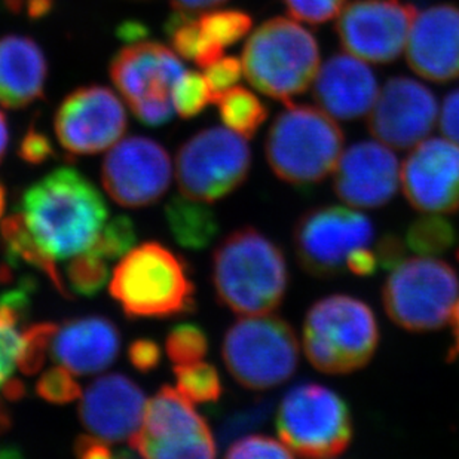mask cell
<instances>
[{
  "label": "cell",
  "instance_id": "6da1fadb",
  "mask_svg": "<svg viewBox=\"0 0 459 459\" xmlns=\"http://www.w3.org/2000/svg\"><path fill=\"white\" fill-rule=\"evenodd\" d=\"M22 216L54 259L91 247L108 221V204L96 185L72 167H60L27 187Z\"/></svg>",
  "mask_w": 459,
  "mask_h": 459
},
{
  "label": "cell",
  "instance_id": "7402d4cb",
  "mask_svg": "<svg viewBox=\"0 0 459 459\" xmlns=\"http://www.w3.org/2000/svg\"><path fill=\"white\" fill-rule=\"evenodd\" d=\"M121 333L106 316H88L65 320L52 339L56 363L79 377L96 375L110 368L119 356Z\"/></svg>",
  "mask_w": 459,
  "mask_h": 459
},
{
  "label": "cell",
  "instance_id": "4fadbf2b",
  "mask_svg": "<svg viewBox=\"0 0 459 459\" xmlns=\"http://www.w3.org/2000/svg\"><path fill=\"white\" fill-rule=\"evenodd\" d=\"M101 183L104 191L121 207L155 204L171 183L169 152L148 137L134 135L119 140L104 158Z\"/></svg>",
  "mask_w": 459,
  "mask_h": 459
},
{
  "label": "cell",
  "instance_id": "e575fe53",
  "mask_svg": "<svg viewBox=\"0 0 459 459\" xmlns=\"http://www.w3.org/2000/svg\"><path fill=\"white\" fill-rule=\"evenodd\" d=\"M198 22L205 35L223 49L237 44L252 27L250 15L239 11H212L203 13Z\"/></svg>",
  "mask_w": 459,
  "mask_h": 459
},
{
  "label": "cell",
  "instance_id": "3957f363",
  "mask_svg": "<svg viewBox=\"0 0 459 459\" xmlns=\"http://www.w3.org/2000/svg\"><path fill=\"white\" fill-rule=\"evenodd\" d=\"M108 290L128 318H169L196 309L189 264L156 241L122 257Z\"/></svg>",
  "mask_w": 459,
  "mask_h": 459
},
{
  "label": "cell",
  "instance_id": "5bb4252c",
  "mask_svg": "<svg viewBox=\"0 0 459 459\" xmlns=\"http://www.w3.org/2000/svg\"><path fill=\"white\" fill-rule=\"evenodd\" d=\"M54 128L65 152L94 155L121 140L126 130V108L108 88H78L60 104Z\"/></svg>",
  "mask_w": 459,
  "mask_h": 459
},
{
  "label": "cell",
  "instance_id": "484cf974",
  "mask_svg": "<svg viewBox=\"0 0 459 459\" xmlns=\"http://www.w3.org/2000/svg\"><path fill=\"white\" fill-rule=\"evenodd\" d=\"M165 221L174 241L192 252H201L212 246L221 232L216 212L208 203L183 194L169 198L165 205Z\"/></svg>",
  "mask_w": 459,
  "mask_h": 459
},
{
  "label": "cell",
  "instance_id": "cb8c5ba5",
  "mask_svg": "<svg viewBox=\"0 0 459 459\" xmlns=\"http://www.w3.org/2000/svg\"><path fill=\"white\" fill-rule=\"evenodd\" d=\"M47 60L35 40L26 36L0 38V104L22 108L44 96Z\"/></svg>",
  "mask_w": 459,
  "mask_h": 459
},
{
  "label": "cell",
  "instance_id": "4316f807",
  "mask_svg": "<svg viewBox=\"0 0 459 459\" xmlns=\"http://www.w3.org/2000/svg\"><path fill=\"white\" fill-rule=\"evenodd\" d=\"M165 30L178 56L194 61L203 69L223 56V48L205 35L200 22L194 20L191 13L178 11L167 22Z\"/></svg>",
  "mask_w": 459,
  "mask_h": 459
},
{
  "label": "cell",
  "instance_id": "52a82bcc",
  "mask_svg": "<svg viewBox=\"0 0 459 459\" xmlns=\"http://www.w3.org/2000/svg\"><path fill=\"white\" fill-rule=\"evenodd\" d=\"M299 354L293 327L271 314L235 321L221 345L230 377L252 391L271 390L289 381L299 366Z\"/></svg>",
  "mask_w": 459,
  "mask_h": 459
},
{
  "label": "cell",
  "instance_id": "8fae6325",
  "mask_svg": "<svg viewBox=\"0 0 459 459\" xmlns=\"http://www.w3.org/2000/svg\"><path fill=\"white\" fill-rule=\"evenodd\" d=\"M372 221L350 208L327 205L305 212L296 221L295 252L300 266L316 278H332L348 269L359 250L372 246Z\"/></svg>",
  "mask_w": 459,
  "mask_h": 459
},
{
  "label": "cell",
  "instance_id": "db71d44e",
  "mask_svg": "<svg viewBox=\"0 0 459 459\" xmlns=\"http://www.w3.org/2000/svg\"><path fill=\"white\" fill-rule=\"evenodd\" d=\"M4 205H6V194H4V187L0 185V219L4 216Z\"/></svg>",
  "mask_w": 459,
  "mask_h": 459
},
{
  "label": "cell",
  "instance_id": "74e56055",
  "mask_svg": "<svg viewBox=\"0 0 459 459\" xmlns=\"http://www.w3.org/2000/svg\"><path fill=\"white\" fill-rule=\"evenodd\" d=\"M295 454L284 445L266 436H246L230 445L226 458H293Z\"/></svg>",
  "mask_w": 459,
  "mask_h": 459
},
{
  "label": "cell",
  "instance_id": "f546056e",
  "mask_svg": "<svg viewBox=\"0 0 459 459\" xmlns=\"http://www.w3.org/2000/svg\"><path fill=\"white\" fill-rule=\"evenodd\" d=\"M456 234L451 221L437 216L420 217L411 223L406 243L418 255H436L447 252L455 244Z\"/></svg>",
  "mask_w": 459,
  "mask_h": 459
},
{
  "label": "cell",
  "instance_id": "1f68e13d",
  "mask_svg": "<svg viewBox=\"0 0 459 459\" xmlns=\"http://www.w3.org/2000/svg\"><path fill=\"white\" fill-rule=\"evenodd\" d=\"M135 241L137 232L134 221L128 216L119 214L110 221H106L88 250L106 260L122 259L134 248Z\"/></svg>",
  "mask_w": 459,
  "mask_h": 459
},
{
  "label": "cell",
  "instance_id": "7bdbcfd3",
  "mask_svg": "<svg viewBox=\"0 0 459 459\" xmlns=\"http://www.w3.org/2000/svg\"><path fill=\"white\" fill-rule=\"evenodd\" d=\"M22 347V333L17 327L0 323V390L17 368V357Z\"/></svg>",
  "mask_w": 459,
  "mask_h": 459
},
{
  "label": "cell",
  "instance_id": "9c48e42d",
  "mask_svg": "<svg viewBox=\"0 0 459 459\" xmlns=\"http://www.w3.org/2000/svg\"><path fill=\"white\" fill-rule=\"evenodd\" d=\"M277 431L295 455L334 458L351 443V411L327 386L300 384L287 393L278 408Z\"/></svg>",
  "mask_w": 459,
  "mask_h": 459
},
{
  "label": "cell",
  "instance_id": "d4e9b609",
  "mask_svg": "<svg viewBox=\"0 0 459 459\" xmlns=\"http://www.w3.org/2000/svg\"><path fill=\"white\" fill-rule=\"evenodd\" d=\"M0 239L2 252L9 269H17L22 264H29L44 273L45 277H48L52 286L56 287L63 298H74L72 291L65 286L60 271L56 269L54 257L40 246L35 235L31 234L22 212L13 214L2 223Z\"/></svg>",
  "mask_w": 459,
  "mask_h": 459
},
{
  "label": "cell",
  "instance_id": "8d00e7d4",
  "mask_svg": "<svg viewBox=\"0 0 459 459\" xmlns=\"http://www.w3.org/2000/svg\"><path fill=\"white\" fill-rule=\"evenodd\" d=\"M36 394L51 404H69L82 395V388L74 379V373L65 366L47 370L36 382Z\"/></svg>",
  "mask_w": 459,
  "mask_h": 459
},
{
  "label": "cell",
  "instance_id": "8992f818",
  "mask_svg": "<svg viewBox=\"0 0 459 459\" xmlns=\"http://www.w3.org/2000/svg\"><path fill=\"white\" fill-rule=\"evenodd\" d=\"M318 61L320 52L311 33L296 22L273 18L248 38L241 63L255 90L290 104L311 85Z\"/></svg>",
  "mask_w": 459,
  "mask_h": 459
},
{
  "label": "cell",
  "instance_id": "f1b7e54d",
  "mask_svg": "<svg viewBox=\"0 0 459 459\" xmlns=\"http://www.w3.org/2000/svg\"><path fill=\"white\" fill-rule=\"evenodd\" d=\"M174 377L178 390L192 403H212L221 399V375L212 364L196 363L174 364Z\"/></svg>",
  "mask_w": 459,
  "mask_h": 459
},
{
  "label": "cell",
  "instance_id": "9a60e30c",
  "mask_svg": "<svg viewBox=\"0 0 459 459\" xmlns=\"http://www.w3.org/2000/svg\"><path fill=\"white\" fill-rule=\"evenodd\" d=\"M415 18L409 0H354L339 17V38L352 56L388 63L408 44Z\"/></svg>",
  "mask_w": 459,
  "mask_h": 459
},
{
  "label": "cell",
  "instance_id": "83f0119b",
  "mask_svg": "<svg viewBox=\"0 0 459 459\" xmlns=\"http://www.w3.org/2000/svg\"><path fill=\"white\" fill-rule=\"evenodd\" d=\"M214 103L219 106L223 124L246 139L253 137L268 117L266 106L246 88H230Z\"/></svg>",
  "mask_w": 459,
  "mask_h": 459
},
{
  "label": "cell",
  "instance_id": "bcb514c9",
  "mask_svg": "<svg viewBox=\"0 0 459 459\" xmlns=\"http://www.w3.org/2000/svg\"><path fill=\"white\" fill-rule=\"evenodd\" d=\"M74 455L82 459L112 458L113 452L108 446V442L97 436H79L74 443Z\"/></svg>",
  "mask_w": 459,
  "mask_h": 459
},
{
  "label": "cell",
  "instance_id": "681fc988",
  "mask_svg": "<svg viewBox=\"0 0 459 459\" xmlns=\"http://www.w3.org/2000/svg\"><path fill=\"white\" fill-rule=\"evenodd\" d=\"M2 393H4V399L17 402V400L24 399L26 385L20 379L9 377L8 381L4 382V385L2 386Z\"/></svg>",
  "mask_w": 459,
  "mask_h": 459
},
{
  "label": "cell",
  "instance_id": "2e32d148",
  "mask_svg": "<svg viewBox=\"0 0 459 459\" xmlns=\"http://www.w3.org/2000/svg\"><path fill=\"white\" fill-rule=\"evenodd\" d=\"M437 113V101L429 88L409 78H394L377 96L368 130L390 148L408 149L433 131Z\"/></svg>",
  "mask_w": 459,
  "mask_h": 459
},
{
  "label": "cell",
  "instance_id": "ab89813d",
  "mask_svg": "<svg viewBox=\"0 0 459 459\" xmlns=\"http://www.w3.org/2000/svg\"><path fill=\"white\" fill-rule=\"evenodd\" d=\"M289 13L311 24L329 22L342 9L345 0H284Z\"/></svg>",
  "mask_w": 459,
  "mask_h": 459
},
{
  "label": "cell",
  "instance_id": "ba28073f",
  "mask_svg": "<svg viewBox=\"0 0 459 459\" xmlns=\"http://www.w3.org/2000/svg\"><path fill=\"white\" fill-rule=\"evenodd\" d=\"M458 296L455 269L431 255L403 260L382 290L386 314L409 332L442 329L452 318Z\"/></svg>",
  "mask_w": 459,
  "mask_h": 459
},
{
  "label": "cell",
  "instance_id": "7dc6e473",
  "mask_svg": "<svg viewBox=\"0 0 459 459\" xmlns=\"http://www.w3.org/2000/svg\"><path fill=\"white\" fill-rule=\"evenodd\" d=\"M379 264L386 269H394L397 264L403 262L404 246L402 239L394 235H386L377 244V250Z\"/></svg>",
  "mask_w": 459,
  "mask_h": 459
},
{
  "label": "cell",
  "instance_id": "d6a6232c",
  "mask_svg": "<svg viewBox=\"0 0 459 459\" xmlns=\"http://www.w3.org/2000/svg\"><path fill=\"white\" fill-rule=\"evenodd\" d=\"M58 325L54 323H36L24 327L22 333V347L17 357V368L26 377H33L39 372L47 354L51 350L52 339L56 336Z\"/></svg>",
  "mask_w": 459,
  "mask_h": 459
},
{
  "label": "cell",
  "instance_id": "d590c367",
  "mask_svg": "<svg viewBox=\"0 0 459 459\" xmlns=\"http://www.w3.org/2000/svg\"><path fill=\"white\" fill-rule=\"evenodd\" d=\"M210 103L212 94L204 74L185 72L173 90L174 110L185 119H191L198 117Z\"/></svg>",
  "mask_w": 459,
  "mask_h": 459
},
{
  "label": "cell",
  "instance_id": "ee69618b",
  "mask_svg": "<svg viewBox=\"0 0 459 459\" xmlns=\"http://www.w3.org/2000/svg\"><path fill=\"white\" fill-rule=\"evenodd\" d=\"M160 359H162V351L153 339H135L128 348V359H130L131 366L139 372H152L160 366Z\"/></svg>",
  "mask_w": 459,
  "mask_h": 459
},
{
  "label": "cell",
  "instance_id": "603a6c76",
  "mask_svg": "<svg viewBox=\"0 0 459 459\" xmlns=\"http://www.w3.org/2000/svg\"><path fill=\"white\" fill-rule=\"evenodd\" d=\"M314 96L330 117L354 119L370 112L379 94L372 70L359 56L339 54L316 74Z\"/></svg>",
  "mask_w": 459,
  "mask_h": 459
},
{
  "label": "cell",
  "instance_id": "f35d334b",
  "mask_svg": "<svg viewBox=\"0 0 459 459\" xmlns=\"http://www.w3.org/2000/svg\"><path fill=\"white\" fill-rule=\"evenodd\" d=\"M243 74V63L235 56H221L219 60L205 67V79L212 90V103L230 88L235 87Z\"/></svg>",
  "mask_w": 459,
  "mask_h": 459
},
{
  "label": "cell",
  "instance_id": "30bf717a",
  "mask_svg": "<svg viewBox=\"0 0 459 459\" xmlns=\"http://www.w3.org/2000/svg\"><path fill=\"white\" fill-rule=\"evenodd\" d=\"M244 139L216 126L187 140L176 160L180 194L212 204L237 191L252 165V151Z\"/></svg>",
  "mask_w": 459,
  "mask_h": 459
},
{
  "label": "cell",
  "instance_id": "f6af8a7d",
  "mask_svg": "<svg viewBox=\"0 0 459 459\" xmlns=\"http://www.w3.org/2000/svg\"><path fill=\"white\" fill-rule=\"evenodd\" d=\"M440 128L447 139L459 144V90L449 94L443 103Z\"/></svg>",
  "mask_w": 459,
  "mask_h": 459
},
{
  "label": "cell",
  "instance_id": "7c38bea8",
  "mask_svg": "<svg viewBox=\"0 0 459 459\" xmlns=\"http://www.w3.org/2000/svg\"><path fill=\"white\" fill-rule=\"evenodd\" d=\"M144 458H214L216 442L192 402L169 385L149 400L142 429L128 440Z\"/></svg>",
  "mask_w": 459,
  "mask_h": 459
},
{
  "label": "cell",
  "instance_id": "d6986e66",
  "mask_svg": "<svg viewBox=\"0 0 459 459\" xmlns=\"http://www.w3.org/2000/svg\"><path fill=\"white\" fill-rule=\"evenodd\" d=\"M333 187L336 195L351 207H382L399 187V160L386 144H354L334 169Z\"/></svg>",
  "mask_w": 459,
  "mask_h": 459
},
{
  "label": "cell",
  "instance_id": "c3c4849f",
  "mask_svg": "<svg viewBox=\"0 0 459 459\" xmlns=\"http://www.w3.org/2000/svg\"><path fill=\"white\" fill-rule=\"evenodd\" d=\"M169 2L178 11L196 13V11L216 8L219 4H225L226 0H169Z\"/></svg>",
  "mask_w": 459,
  "mask_h": 459
},
{
  "label": "cell",
  "instance_id": "7a4b0ae2",
  "mask_svg": "<svg viewBox=\"0 0 459 459\" xmlns=\"http://www.w3.org/2000/svg\"><path fill=\"white\" fill-rule=\"evenodd\" d=\"M212 286L238 316L271 314L281 305L289 269L281 248L252 226L230 232L212 255Z\"/></svg>",
  "mask_w": 459,
  "mask_h": 459
},
{
  "label": "cell",
  "instance_id": "60d3db41",
  "mask_svg": "<svg viewBox=\"0 0 459 459\" xmlns=\"http://www.w3.org/2000/svg\"><path fill=\"white\" fill-rule=\"evenodd\" d=\"M268 411L266 404L260 403L244 411H235L234 413L226 416L225 420H221V429H219L221 442H230L239 434L250 431L262 424L266 420Z\"/></svg>",
  "mask_w": 459,
  "mask_h": 459
},
{
  "label": "cell",
  "instance_id": "ac0fdd59",
  "mask_svg": "<svg viewBox=\"0 0 459 459\" xmlns=\"http://www.w3.org/2000/svg\"><path fill=\"white\" fill-rule=\"evenodd\" d=\"M146 395L133 379L122 373H108L90 384L79 402V420L104 442L130 440L142 425Z\"/></svg>",
  "mask_w": 459,
  "mask_h": 459
},
{
  "label": "cell",
  "instance_id": "4dcf8cb0",
  "mask_svg": "<svg viewBox=\"0 0 459 459\" xmlns=\"http://www.w3.org/2000/svg\"><path fill=\"white\" fill-rule=\"evenodd\" d=\"M65 277L72 293L83 298H94L108 282V264L100 255L85 250L72 257L65 268Z\"/></svg>",
  "mask_w": 459,
  "mask_h": 459
},
{
  "label": "cell",
  "instance_id": "e0dca14e",
  "mask_svg": "<svg viewBox=\"0 0 459 459\" xmlns=\"http://www.w3.org/2000/svg\"><path fill=\"white\" fill-rule=\"evenodd\" d=\"M409 203L420 212L447 214L459 210V144L431 139L418 143L400 173Z\"/></svg>",
  "mask_w": 459,
  "mask_h": 459
},
{
  "label": "cell",
  "instance_id": "836d02e7",
  "mask_svg": "<svg viewBox=\"0 0 459 459\" xmlns=\"http://www.w3.org/2000/svg\"><path fill=\"white\" fill-rule=\"evenodd\" d=\"M165 351L174 364H191L207 356L208 336L201 325L182 323L169 330Z\"/></svg>",
  "mask_w": 459,
  "mask_h": 459
},
{
  "label": "cell",
  "instance_id": "277c9868",
  "mask_svg": "<svg viewBox=\"0 0 459 459\" xmlns=\"http://www.w3.org/2000/svg\"><path fill=\"white\" fill-rule=\"evenodd\" d=\"M343 133L329 113L291 106L273 121L266 137V160L282 182L309 186L334 171L342 153Z\"/></svg>",
  "mask_w": 459,
  "mask_h": 459
},
{
  "label": "cell",
  "instance_id": "f5cc1de1",
  "mask_svg": "<svg viewBox=\"0 0 459 459\" xmlns=\"http://www.w3.org/2000/svg\"><path fill=\"white\" fill-rule=\"evenodd\" d=\"M452 325H454V336H455V348H454V354L459 356V299L456 302L455 309L452 314Z\"/></svg>",
  "mask_w": 459,
  "mask_h": 459
},
{
  "label": "cell",
  "instance_id": "5b68a950",
  "mask_svg": "<svg viewBox=\"0 0 459 459\" xmlns=\"http://www.w3.org/2000/svg\"><path fill=\"white\" fill-rule=\"evenodd\" d=\"M379 343L372 309L351 296L318 300L304 323V350L309 363L323 373L345 375L363 368Z\"/></svg>",
  "mask_w": 459,
  "mask_h": 459
},
{
  "label": "cell",
  "instance_id": "44dd1931",
  "mask_svg": "<svg viewBox=\"0 0 459 459\" xmlns=\"http://www.w3.org/2000/svg\"><path fill=\"white\" fill-rule=\"evenodd\" d=\"M408 61L422 78L447 82L459 76V9L440 4L416 15Z\"/></svg>",
  "mask_w": 459,
  "mask_h": 459
},
{
  "label": "cell",
  "instance_id": "ffe728a7",
  "mask_svg": "<svg viewBox=\"0 0 459 459\" xmlns=\"http://www.w3.org/2000/svg\"><path fill=\"white\" fill-rule=\"evenodd\" d=\"M186 70L171 49L153 42H133L110 65L117 91L130 106L146 100H173V90Z\"/></svg>",
  "mask_w": 459,
  "mask_h": 459
},
{
  "label": "cell",
  "instance_id": "816d5d0a",
  "mask_svg": "<svg viewBox=\"0 0 459 459\" xmlns=\"http://www.w3.org/2000/svg\"><path fill=\"white\" fill-rule=\"evenodd\" d=\"M8 122H6V117H4V113L0 112V162H2V160H4V153H6V149H8Z\"/></svg>",
  "mask_w": 459,
  "mask_h": 459
},
{
  "label": "cell",
  "instance_id": "11a10c76",
  "mask_svg": "<svg viewBox=\"0 0 459 459\" xmlns=\"http://www.w3.org/2000/svg\"><path fill=\"white\" fill-rule=\"evenodd\" d=\"M458 259H459V252H458Z\"/></svg>",
  "mask_w": 459,
  "mask_h": 459
},
{
  "label": "cell",
  "instance_id": "f907efd6",
  "mask_svg": "<svg viewBox=\"0 0 459 459\" xmlns=\"http://www.w3.org/2000/svg\"><path fill=\"white\" fill-rule=\"evenodd\" d=\"M119 35L124 39L128 40L130 44L139 42L140 38H143L144 27L139 24V22H126V24L121 27Z\"/></svg>",
  "mask_w": 459,
  "mask_h": 459
},
{
  "label": "cell",
  "instance_id": "b9f144b4",
  "mask_svg": "<svg viewBox=\"0 0 459 459\" xmlns=\"http://www.w3.org/2000/svg\"><path fill=\"white\" fill-rule=\"evenodd\" d=\"M56 155V149L48 135L38 130L35 126L27 130L18 146V156L26 164L42 165Z\"/></svg>",
  "mask_w": 459,
  "mask_h": 459
}]
</instances>
